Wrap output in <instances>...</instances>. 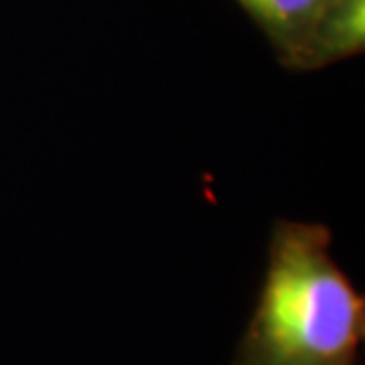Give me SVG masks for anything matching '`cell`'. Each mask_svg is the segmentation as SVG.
<instances>
[{
  "instance_id": "6da1fadb",
  "label": "cell",
  "mask_w": 365,
  "mask_h": 365,
  "mask_svg": "<svg viewBox=\"0 0 365 365\" xmlns=\"http://www.w3.org/2000/svg\"><path fill=\"white\" fill-rule=\"evenodd\" d=\"M318 223H275L264 287L232 365H359L365 299Z\"/></svg>"
},
{
  "instance_id": "7a4b0ae2",
  "label": "cell",
  "mask_w": 365,
  "mask_h": 365,
  "mask_svg": "<svg viewBox=\"0 0 365 365\" xmlns=\"http://www.w3.org/2000/svg\"><path fill=\"white\" fill-rule=\"evenodd\" d=\"M365 48V0H332L316 26L287 62L297 69H318Z\"/></svg>"
},
{
  "instance_id": "3957f363",
  "label": "cell",
  "mask_w": 365,
  "mask_h": 365,
  "mask_svg": "<svg viewBox=\"0 0 365 365\" xmlns=\"http://www.w3.org/2000/svg\"><path fill=\"white\" fill-rule=\"evenodd\" d=\"M332 0H237L287 64Z\"/></svg>"
}]
</instances>
